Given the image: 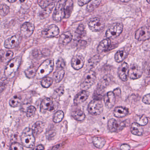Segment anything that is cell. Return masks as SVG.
Listing matches in <instances>:
<instances>
[{"instance_id":"obj_1","label":"cell","mask_w":150,"mask_h":150,"mask_svg":"<svg viewBox=\"0 0 150 150\" xmlns=\"http://www.w3.org/2000/svg\"><path fill=\"white\" fill-rule=\"evenodd\" d=\"M53 67L54 62L53 60L48 59L45 61L37 69L36 78L38 79L44 78L53 71Z\"/></svg>"},{"instance_id":"obj_2","label":"cell","mask_w":150,"mask_h":150,"mask_svg":"<svg viewBox=\"0 0 150 150\" xmlns=\"http://www.w3.org/2000/svg\"><path fill=\"white\" fill-rule=\"evenodd\" d=\"M21 62V58L16 57L8 62L4 70V75L7 78L11 79L15 76Z\"/></svg>"},{"instance_id":"obj_3","label":"cell","mask_w":150,"mask_h":150,"mask_svg":"<svg viewBox=\"0 0 150 150\" xmlns=\"http://www.w3.org/2000/svg\"><path fill=\"white\" fill-rule=\"evenodd\" d=\"M22 144L26 148L31 149L35 145V136L32 129L26 128L24 129L21 136Z\"/></svg>"},{"instance_id":"obj_4","label":"cell","mask_w":150,"mask_h":150,"mask_svg":"<svg viewBox=\"0 0 150 150\" xmlns=\"http://www.w3.org/2000/svg\"><path fill=\"white\" fill-rule=\"evenodd\" d=\"M123 25L120 23H115L112 25L106 32V36L108 39L116 38L123 31Z\"/></svg>"},{"instance_id":"obj_5","label":"cell","mask_w":150,"mask_h":150,"mask_svg":"<svg viewBox=\"0 0 150 150\" xmlns=\"http://www.w3.org/2000/svg\"><path fill=\"white\" fill-rule=\"evenodd\" d=\"M96 80V74L93 71H90L85 75L81 83V87L83 90L87 91L90 88Z\"/></svg>"},{"instance_id":"obj_6","label":"cell","mask_w":150,"mask_h":150,"mask_svg":"<svg viewBox=\"0 0 150 150\" xmlns=\"http://www.w3.org/2000/svg\"><path fill=\"white\" fill-rule=\"evenodd\" d=\"M88 109L90 114L93 115H98L102 113L104 107L100 100L94 99L90 102L88 105Z\"/></svg>"},{"instance_id":"obj_7","label":"cell","mask_w":150,"mask_h":150,"mask_svg":"<svg viewBox=\"0 0 150 150\" xmlns=\"http://www.w3.org/2000/svg\"><path fill=\"white\" fill-rule=\"evenodd\" d=\"M65 1L60 0L56 4V7L54 11L53 18L56 22H60L65 18L64 12V4Z\"/></svg>"},{"instance_id":"obj_8","label":"cell","mask_w":150,"mask_h":150,"mask_svg":"<svg viewBox=\"0 0 150 150\" xmlns=\"http://www.w3.org/2000/svg\"><path fill=\"white\" fill-rule=\"evenodd\" d=\"M88 26L91 30L94 32H98L103 30L105 27L104 21L99 18H92L88 23Z\"/></svg>"},{"instance_id":"obj_9","label":"cell","mask_w":150,"mask_h":150,"mask_svg":"<svg viewBox=\"0 0 150 150\" xmlns=\"http://www.w3.org/2000/svg\"><path fill=\"white\" fill-rule=\"evenodd\" d=\"M107 126L108 129L111 132L117 133L122 131L126 127V124L124 122L112 119L108 121Z\"/></svg>"},{"instance_id":"obj_10","label":"cell","mask_w":150,"mask_h":150,"mask_svg":"<svg viewBox=\"0 0 150 150\" xmlns=\"http://www.w3.org/2000/svg\"><path fill=\"white\" fill-rule=\"evenodd\" d=\"M60 30L57 25L52 24L44 29L41 33L42 37L44 38H51L59 35Z\"/></svg>"},{"instance_id":"obj_11","label":"cell","mask_w":150,"mask_h":150,"mask_svg":"<svg viewBox=\"0 0 150 150\" xmlns=\"http://www.w3.org/2000/svg\"><path fill=\"white\" fill-rule=\"evenodd\" d=\"M150 38V28L144 26L138 29L135 33V38L139 41H145Z\"/></svg>"},{"instance_id":"obj_12","label":"cell","mask_w":150,"mask_h":150,"mask_svg":"<svg viewBox=\"0 0 150 150\" xmlns=\"http://www.w3.org/2000/svg\"><path fill=\"white\" fill-rule=\"evenodd\" d=\"M34 25L30 22H26L22 25L21 27V34L24 38L31 37L34 30Z\"/></svg>"},{"instance_id":"obj_13","label":"cell","mask_w":150,"mask_h":150,"mask_svg":"<svg viewBox=\"0 0 150 150\" xmlns=\"http://www.w3.org/2000/svg\"><path fill=\"white\" fill-rule=\"evenodd\" d=\"M142 74V69L140 66L136 64H131L129 72V77L131 79H138L141 77Z\"/></svg>"},{"instance_id":"obj_14","label":"cell","mask_w":150,"mask_h":150,"mask_svg":"<svg viewBox=\"0 0 150 150\" xmlns=\"http://www.w3.org/2000/svg\"><path fill=\"white\" fill-rule=\"evenodd\" d=\"M129 68L128 64L126 62L122 63L118 69L119 77L123 81H127L129 77Z\"/></svg>"},{"instance_id":"obj_15","label":"cell","mask_w":150,"mask_h":150,"mask_svg":"<svg viewBox=\"0 0 150 150\" xmlns=\"http://www.w3.org/2000/svg\"><path fill=\"white\" fill-rule=\"evenodd\" d=\"M20 40V37L18 35H15L7 39L4 42V47L7 49H12L16 47Z\"/></svg>"},{"instance_id":"obj_16","label":"cell","mask_w":150,"mask_h":150,"mask_svg":"<svg viewBox=\"0 0 150 150\" xmlns=\"http://www.w3.org/2000/svg\"><path fill=\"white\" fill-rule=\"evenodd\" d=\"M85 63V59L81 54H77L72 58L71 66L75 70H79L83 67Z\"/></svg>"},{"instance_id":"obj_17","label":"cell","mask_w":150,"mask_h":150,"mask_svg":"<svg viewBox=\"0 0 150 150\" xmlns=\"http://www.w3.org/2000/svg\"><path fill=\"white\" fill-rule=\"evenodd\" d=\"M104 101L107 108L109 109L112 108L116 101L115 94L113 92H108L104 97Z\"/></svg>"},{"instance_id":"obj_18","label":"cell","mask_w":150,"mask_h":150,"mask_svg":"<svg viewBox=\"0 0 150 150\" xmlns=\"http://www.w3.org/2000/svg\"><path fill=\"white\" fill-rule=\"evenodd\" d=\"M47 110L50 112L54 111V107L53 105V101L49 98L44 99L41 105V111L42 112H45Z\"/></svg>"},{"instance_id":"obj_19","label":"cell","mask_w":150,"mask_h":150,"mask_svg":"<svg viewBox=\"0 0 150 150\" xmlns=\"http://www.w3.org/2000/svg\"><path fill=\"white\" fill-rule=\"evenodd\" d=\"M90 93L87 91L83 90L76 96L74 99L75 104H80L85 101L89 98Z\"/></svg>"},{"instance_id":"obj_20","label":"cell","mask_w":150,"mask_h":150,"mask_svg":"<svg viewBox=\"0 0 150 150\" xmlns=\"http://www.w3.org/2000/svg\"><path fill=\"white\" fill-rule=\"evenodd\" d=\"M73 35L70 32H66L63 33L60 38L59 43L60 45L65 46L68 45L72 40Z\"/></svg>"},{"instance_id":"obj_21","label":"cell","mask_w":150,"mask_h":150,"mask_svg":"<svg viewBox=\"0 0 150 150\" xmlns=\"http://www.w3.org/2000/svg\"><path fill=\"white\" fill-rule=\"evenodd\" d=\"M74 8V2L72 0H67L64 4L65 18H69L71 16Z\"/></svg>"},{"instance_id":"obj_22","label":"cell","mask_w":150,"mask_h":150,"mask_svg":"<svg viewBox=\"0 0 150 150\" xmlns=\"http://www.w3.org/2000/svg\"><path fill=\"white\" fill-rule=\"evenodd\" d=\"M114 114L117 118H123L129 114V111L126 108L121 106L117 107L114 109Z\"/></svg>"},{"instance_id":"obj_23","label":"cell","mask_w":150,"mask_h":150,"mask_svg":"<svg viewBox=\"0 0 150 150\" xmlns=\"http://www.w3.org/2000/svg\"><path fill=\"white\" fill-rule=\"evenodd\" d=\"M111 45V41L110 39H106L102 40L100 43L97 47L98 52L101 53L107 51Z\"/></svg>"},{"instance_id":"obj_24","label":"cell","mask_w":150,"mask_h":150,"mask_svg":"<svg viewBox=\"0 0 150 150\" xmlns=\"http://www.w3.org/2000/svg\"><path fill=\"white\" fill-rule=\"evenodd\" d=\"M45 127V123L42 122L38 121L35 122L32 128L34 136H37L40 134L43 131Z\"/></svg>"},{"instance_id":"obj_25","label":"cell","mask_w":150,"mask_h":150,"mask_svg":"<svg viewBox=\"0 0 150 150\" xmlns=\"http://www.w3.org/2000/svg\"><path fill=\"white\" fill-rule=\"evenodd\" d=\"M131 133L135 135L141 136L144 133L142 127L136 122H134L132 124L131 127Z\"/></svg>"},{"instance_id":"obj_26","label":"cell","mask_w":150,"mask_h":150,"mask_svg":"<svg viewBox=\"0 0 150 150\" xmlns=\"http://www.w3.org/2000/svg\"><path fill=\"white\" fill-rule=\"evenodd\" d=\"M54 6L55 4L54 3L50 4L47 7L44 8L42 11L40 12V17L41 19H44L46 18H47L52 12Z\"/></svg>"},{"instance_id":"obj_27","label":"cell","mask_w":150,"mask_h":150,"mask_svg":"<svg viewBox=\"0 0 150 150\" xmlns=\"http://www.w3.org/2000/svg\"><path fill=\"white\" fill-rule=\"evenodd\" d=\"M85 34H86V31L85 30V27L83 24H81L79 25L76 31L75 39L77 40L81 39L85 36Z\"/></svg>"},{"instance_id":"obj_28","label":"cell","mask_w":150,"mask_h":150,"mask_svg":"<svg viewBox=\"0 0 150 150\" xmlns=\"http://www.w3.org/2000/svg\"><path fill=\"white\" fill-rule=\"evenodd\" d=\"M64 74H65V71L63 69H57V70L54 74L53 76L54 80L56 83H59L63 78Z\"/></svg>"},{"instance_id":"obj_29","label":"cell","mask_w":150,"mask_h":150,"mask_svg":"<svg viewBox=\"0 0 150 150\" xmlns=\"http://www.w3.org/2000/svg\"><path fill=\"white\" fill-rule=\"evenodd\" d=\"M111 78L108 76H105L101 79L98 85L97 89L104 91V89L111 82Z\"/></svg>"},{"instance_id":"obj_30","label":"cell","mask_w":150,"mask_h":150,"mask_svg":"<svg viewBox=\"0 0 150 150\" xmlns=\"http://www.w3.org/2000/svg\"><path fill=\"white\" fill-rule=\"evenodd\" d=\"M128 53L125 51L120 50L117 52L114 55V59L117 62H121L127 58Z\"/></svg>"},{"instance_id":"obj_31","label":"cell","mask_w":150,"mask_h":150,"mask_svg":"<svg viewBox=\"0 0 150 150\" xmlns=\"http://www.w3.org/2000/svg\"><path fill=\"white\" fill-rule=\"evenodd\" d=\"M92 142L94 146L98 149L103 148L106 144V140L104 138L98 137H93Z\"/></svg>"},{"instance_id":"obj_32","label":"cell","mask_w":150,"mask_h":150,"mask_svg":"<svg viewBox=\"0 0 150 150\" xmlns=\"http://www.w3.org/2000/svg\"><path fill=\"white\" fill-rule=\"evenodd\" d=\"M101 2V0H91L87 4L86 8L87 11L92 12L94 11L99 6Z\"/></svg>"},{"instance_id":"obj_33","label":"cell","mask_w":150,"mask_h":150,"mask_svg":"<svg viewBox=\"0 0 150 150\" xmlns=\"http://www.w3.org/2000/svg\"><path fill=\"white\" fill-rule=\"evenodd\" d=\"M72 116L75 120L78 121H82L85 119V115L84 113L80 110H76L73 112Z\"/></svg>"},{"instance_id":"obj_34","label":"cell","mask_w":150,"mask_h":150,"mask_svg":"<svg viewBox=\"0 0 150 150\" xmlns=\"http://www.w3.org/2000/svg\"><path fill=\"white\" fill-rule=\"evenodd\" d=\"M13 56V52L11 51H8L5 53H3V56L1 55V61L4 63H7L10 61Z\"/></svg>"},{"instance_id":"obj_35","label":"cell","mask_w":150,"mask_h":150,"mask_svg":"<svg viewBox=\"0 0 150 150\" xmlns=\"http://www.w3.org/2000/svg\"><path fill=\"white\" fill-rule=\"evenodd\" d=\"M21 99L18 95L13 96L10 100V105L12 107L15 108L18 106L21 102Z\"/></svg>"},{"instance_id":"obj_36","label":"cell","mask_w":150,"mask_h":150,"mask_svg":"<svg viewBox=\"0 0 150 150\" xmlns=\"http://www.w3.org/2000/svg\"><path fill=\"white\" fill-rule=\"evenodd\" d=\"M136 123L141 126H144L147 125L148 123V119L144 115H139L136 118Z\"/></svg>"},{"instance_id":"obj_37","label":"cell","mask_w":150,"mask_h":150,"mask_svg":"<svg viewBox=\"0 0 150 150\" xmlns=\"http://www.w3.org/2000/svg\"><path fill=\"white\" fill-rule=\"evenodd\" d=\"M64 116V113L62 111H57L54 115L53 118L54 122L55 123H59L60 122L63 120Z\"/></svg>"},{"instance_id":"obj_38","label":"cell","mask_w":150,"mask_h":150,"mask_svg":"<svg viewBox=\"0 0 150 150\" xmlns=\"http://www.w3.org/2000/svg\"><path fill=\"white\" fill-rule=\"evenodd\" d=\"M53 83L52 78L49 77H45L41 81V85L44 88H48L50 87Z\"/></svg>"},{"instance_id":"obj_39","label":"cell","mask_w":150,"mask_h":150,"mask_svg":"<svg viewBox=\"0 0 150 150\" xmlns=\"http://www.w3.org/2000/svg\"><path fill=\"white\" fill-rule=\"evenodd\" d=\"M10 12V8L5 4H1V16L2 17L8 15Z\"/></svg>"},{"instance_id":"obj_40","label":"cell","mask_w":150,"mask_h":150,"mask_svg":"<svg viewBox=\"0 0 150 150\" xmlns=\"http://www.w3.org/2000/svg\"><path fill=\"white\" fill-rule=\"evenodd\" d=\"M37 70L34 67H31L25 71V74L26 76L29 79H32L36 76Z\"/></svg>"},{"instance_id":"obj_41","label":"cell","mask_w":150,"mask_h":150,"mask_svg":"<svg viewBox=\"0 0 150 150\" xmlns=\"http://www.w3.org/2000/svg\"><path fill=\"white\" fill-rule=\"evenodd\" d=\"M36 109L33 106H31L28 108L26 111V116L28 118H32L36 114Z\"/></svg>"},{"instance_id":"obj_42","label":"cell","mask_w":150,"mask_h":150,"mask_svg":"<svg viewBox=\"0 0 150 150\" xmlns=\"http://www.w3.org/2000/svg\"><path fill=\"white\" fill-rule=\"evenodd\" d=\"M10 150H24L23 145L18 143H13L11 144Z\"/></svg>"},{"instance_id":"obj_43","label":"cell","mask_w":150,"mask_h":150,"mask_svg":"<svg viewBox=\"0 0 150 150\" xmlns=\"http://www.w3.org/2000/svg\"><path fill=\"white\" fill-rule=\"evenodd\" d=\"M142 48L144 51H150V38L143 42Z\"/></svg>"},{"instance_id":"obj_44","label":"cell","mask_w":150,"mask_h":150,"mask_svg":"<svg viewBox=\"0 0 150 150\" xmlns=\"http://www.w3.org/2000/svg\"><path fill=\"white\" fill-rule=\"evenodd\" d=\"M39 5L44 9L47 7L49 5L48 0H38Z\"/></svg>"},{"instance_id":"obj_45","label":"cell","mask_w":150,"mask_h":150,"mask_svg":"<svg viewBox=\"0 0 150 150\" xmlns=\"http://www.w3.org/2000/svg\"><path fill=\"white\" fill-rule=\"evenodd\" d=\"M65 63L64 60L62 58H60L57 62V68L64 69Z\"/></svg>"},{"instance_id":"obj_46","label":"cell","mask_w":150,"mask_h":150,"mask_svg":"<svg viewBox=\"0 0 150 150\" xmlns=\"http://www.w3.org/2000/svg\"><path fill=\"white\" fill-rule=\"evenodd\" d=\"M64 88H63V87H60V88L57 89L56 91H55V94L56 96H59V97H60L61 95H62L63 94V93H64Z\"/></svg>"},{"instance_id":"obj_47","label":"cell","mask_w":150,"mask_h":150,"mask_svg":"<svg viewBox=\"0 0 150 150\" xmlns=\"http://www.w3.org/2000/svg\"><path fill=\"white\" fill-rule=\"evenodd\" d=\"M142 101L144 104L150 105V93L145 95L142 99Z\"/></svg>"},{"instance_id":"obj_48","label":"cell","mask_w":150,"mask_h":150,"mask_svg":"<svg viewBox=\"0 0 150 150\" xmlns=\"http://www.w3.org/2000/svg\"><path fill=\"white\" fill-rule=\"evenodd\" d=\"M91 1V0H78L77 3L79 6L82 7L84 5L89 3Z\"/></svg>"},{"instance_id":"obj_49","label":"cell","mask_w":150,"mask_h":150,"mask_svg":"<svg viewBox=\"0 0 150 150\" xmlns=\"http://www.w3.org/2000/svg\"><path fill=\"white\" fill-rule=\"evenodd\" d=\"M130 149V147L127 144H123L121 146V150H129Z\"/></svg>"},{"instance_id":"obj_50","label":"cell","mask_w":150,"mask_h":150,"mask_svg":"<svg viewBox=\"0 0 150 150\" xmlns=\"http://www.w3.org/2000/svg\"><path fill=\"white\" fill-rule=\"evenodd\" d=\"M45 147L43 145H39L32 150H44Z\"/></svg>"},{"instance_id":"obj_51","label":"cell","mask_w":150,"mask_h":150,"mask_svg":"<svg viewBox=\"0 0 150 150\" xmlns=\"http://www.w3.org/2000/svg\"><path fill=\"white\" fill-rule=\"evenodd\" d=\"M59 148H60V145H57L55 146V147H53L52 150H57Z\"/></svg>"},{"instance_id":"obj_52","label":"cell","mask_w":150,"mask_h":150,"mask_svg":"<svg viewBox=\"0 0 150 150\" xmlns=\"http://www.w3.org/2000/svg\"><path fill=\"white\" fill-rule=\"evenodd\" d=\"M118 1L126 3L130 1L131 0H118Z\"/></svg>"},{"instance_id":"obj_53","label":"cell","mask_w":150,"mask_h":150,"mask_svg":"<svg viewBox=\"0 0 150 150\" xmlns=\"http://www.w3.org/2000/svg\"><path fill=\"white\" fill-rule=\"evenodd\" d=\"M7 1L10 3H13L15 2L17 0H7Z\"/></svg>"},{"instance_id":"obj_54","label":"cell","mask_w":150,"mask_h":150,"mask_svg":"<svg viewBox=\"0 0 150 150\" xmlns=\"http://www.w3.org/2000/svg\"><path fill=\"white\" fill-rule=\"evenodd\" d=\"M20 1L21 2L23 3V2H24L25 1V0H20Z\"/></svg>"},{"instance_id":"obj_55","label":"cell","mask_w":150,"mask_h":150,"mask_svg":"<svg viewBox=\"0 0 150 150\" xmlns=\"http://www.w3.org/2000/svg\"><path fill=\"white\" fill-rule=\"evenodd\" d=\"M146 1H147L150 4V0H146Z\"/></svg>"}]
</instances>
